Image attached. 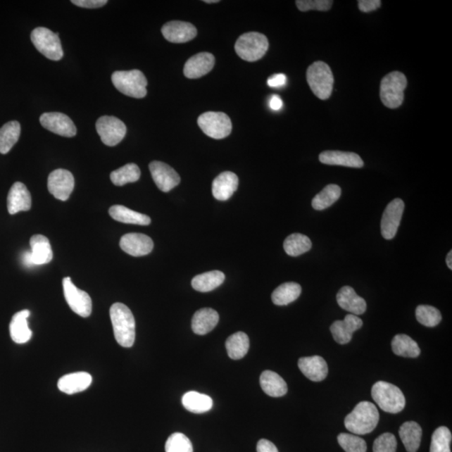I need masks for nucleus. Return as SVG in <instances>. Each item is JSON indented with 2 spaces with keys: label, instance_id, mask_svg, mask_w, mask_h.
Returning <instances> with one entry per match:
<instances>
[{
  "label": "nucleus",
  "instance_id": "f257e3e1",
  "mask_svg": "<svg viewBox=\"0 0 452 452\" xmlns=\"http://www.w3.org/2000/svg\"><path fill=\"white\" fill-rule=\"evenodd\" d=\"M115 339L123 348H131L135 342L136 323L134 314L123 303H114L110 308Z\"/></svg>",
  "mask_w": 452,
  "mask_h": 452
},
{
  "label": "nucleus",
  "instance_id": "f03ea898",
  "mask_svg": "<svg viewBox=\"0 0 452 452\" xmlns=\"http://www.w3.org/2000/svg\"><path fill=\"white\" fill-rule=\"evenodd\" d=\"M379 413L373 403L362 401L344 420L345 427L354 435H366L376 428Z\"/></svg>",
  "mask_w": 452,
  "mask_h": 452
},
{
  "label": "nucleus",
  "instance_id": "7ed1b4c3",
  "mask_svg": "<svg viewBox=\"0 0 452 452\" xmlns=\"http://www.w3.org/2000/svg\"><path fill=\"white\" fill-rule=\"evenodd\" d=\"M371 394L376 404L388 413L397 414L404 410L405 396L396 385L379 381L373 385Z\"/></svg>",
  "mask_w": 452,
  "mask_h": 452
},
{
  "label": "nucleus",
  "instance_id": "20e7f679",
  "mask_svg": "<svg viewBox=\"0 0 452 452\" xmlns=\"http://www.w3.org/2000/svg\"><path fill=\"white\" fill-rule=\"evenodd\" d=\"M115 87L127 96L144 99L147 96L148 81L139 70H120L112 75Z\"/></svg>",
  "mask_w": 452,
  "mask_h": 452
},
{
  "label": "nucleus",
  "instance_id": "39448f33",
  "mask_svg": "<svg viewBox=\"0 0 452 452\" xmlns=\"http://www.w3.org/2000/svg\"><path fill=\"white\" fill-rule=\"evenodd\" d=\"M307 81L313 94L321 100L329 99L334 89V78L329 65L314 62L307 70Z\"/></svg>",
  "mask_w": 452,
  "mask_h": 452
},
{
  "label": "nucleus",
  "instance_id": "423d86ee",
  "mask_svg": "<svg viewBox=\"0 0 452 452\" xmlns=\"http://www.w3.org/2000/svg\"><path fill=\"white\" fill-rule=\"evenodd\" d=\"M407 87L406 75L400 72L389 73L380 84V99L387 108H398L404 101V91Z\"/></svg>",
  "mask_w": 452,
  "mask_h": 452
},
{
  "label": "nucleus",
  "instance_id": "0eeeda50",
  "mask_svg": "<svg viewBox=\"0 0 452 452\" xmlns=\"http://www.w3.org/2000/svg\"><path fill=\"white\" fill-rule=\"evenodd\" d=\"M269 42L265 35L258 32H248L238 38L234 46L237 54L244 61L253 62L265 55Z\"/></svg>",
  "mask_w": 452,
  "mask_h": 452
},
{
  "label": "nucleus",
  "instance_id": "6e6552de",
  "mask_svg": "<svg viewBox=\"0 0 452 452\" xmlns=\"http://www.w3.org/2000/svg\"><path fill=\"white\" fill-rule=\"evenodd\" d=\"M31 42L37 51L51 61H60L64 56L58 33L44 27L34 29L30 35Z\"/></svg>",
  "mask_w": 452,
  "mask_h": 452
},
{
  "label": "nucleus",
  "instance_id": "1a4fd4ad",
  "mask_svg": "<svg viewBox=\"0 0 452 452\" xmlns=\"http://www.w3.org/2000/svg\"><path fill=\"white\" fill-rule=\"evenodd\" d=\"M198 125L203 134L214 139H223L232 131V123L228 115L220 112H208L198 118Z\"/></svg>",
  "mask_w": 452,
  "mask_h": 452
},
{
  "label": "nucleus",
  "instance_id": "9d476101",
  "mask_svg": "<svg viewBox=\"0 0 452 452\" xmlns=\"http://www.w3.org/2000/svg\"><path fill=\"white\" fill-rule=\"evenodd\" d=\"M62 283H63L65 299L70 309L79 316L89 317L92 311L91 296L87 292L75 287L70 277H65Z\"/></svg>",
  "mask_w": 452,
  "mask_h": 452
},
{
  "label": "nucleus",
  "instance_id": "9b49d317",
  "mask_svg": "<svg viewBox=\"0 0 452 452\" xmlns=\"http://www.w3.org/2000/svg\"><path fill=\"white\" fill-rule=\"evenodd\" d=\"M96 128L101 142L109 147L121 143L127 134L125 124L120 119L113 116L101 117L96 121Z\"/></svg>",
  "mask_w": 452,
  "mask_h": 452
},
{
  "label": "nucleus",
  "instance_id": "f8f14e48",
  "mask_svg": "<svg viewBox=\"0 0 452 452\" xmlns=\"http://www.w3.org/2000/svg\"><path fill=\"white\" fill-rule=\"evenodd\" d=\"M405 203L401 199H394L385 208L381 219V234L385 240H391L398 232L401 225Z\"/></svg>",
  "mask_w": 452,
  "mask_h": 452
},
{
  "label": "nucleus",
  "instance_id": "ddd939ff",
  "mask_svg": "<svg viewBox=\"0 0 452 452\" xmlns=\"http://www.w3.org/2000/svg\"><path fill=\"white\" fill-rule=\"evenodd\" d=\"M75 187L74 176L68 170H56L48 178V189L53 196L61 201H68Z\"/></svg>",
  "mask_w": 452,
  "mask_h": 452
},
{
  "label": "nucleus",
  "instance_id": "4468645a",
  "mask_svg": "<svg viewBox=\"0 0 452 452\" xmlns=\"http://www.w3.org/2000/svg\"><path fill=\"white\" fill-rule=\"evenodd\" d=\"M43 127L57 135L73 137L77 134V127L68 115L61 113H46L39 118Z\"/></svg>",
  "mask_w": 452,
  "mask_h": 452
},
{
  "label": "nucleus",
  "instance_id": "2eb2a0df",
  "mask_svg": "<svg viewBox=\"0 0 452 452\" xmlns=\"http://www.w3.org/2000/svg\"><path fill=\"white\" fill-rule=\"evenodd\" d=\"M149 170L154 183L163 192H170L180 183V177L174 168L161 161L150 163Z\"/></svg>",
  "mask_w": 452,
  "mask_h": 452
},
{
  "label": "nucleus",
  "instance_id": "dca6fc26",
  "mask_svg": "<svg viewBox=\"0 0 452 452\" xmlns=\"http://www.w3.org/2000/svg\"><path fill=\"white\" fill-rule=\"evenodd\" d=\"M162 34L168 42L186 43L196 38L197 30L189 22L170 21L163 26Z\"/></svg>",
  "mask_w": 452,
  "mask_h": 452
},
{
  "label": "nucleus",
  "instance_id": "f3484780",
  "mask_svg": "<svg viewBox=\"0 0 452 452\" xmlns=\"http://www.w3.org/2000/svg\"><path fill=\"white\" fill-rule=\"evenodd\" d=\"M121 249L132 256L149 255L153 249V241L144 234L130 233L124 234L120 240Z\"/></svg>",
  "mask_w": 452,
  "mask_h": 452
},
{
  "label": "nucleus",
  "instance_id": "a211bd4d",
  "mask_svg": "<svg viewBox=\"0 0 452 452\" xmlns=\"http://www.w3.org/2000/svg\"><path fill=\"white\" fill-rule=\"evenodd\" d=\"M363 326L362 319L348 314L343 321H335L330 327L332 337L337 343L346 344L351 341L354 332L360 329Z\"/></svg>",
  "mask_w": 452,
  "mask_h": 452
},
{
  "label": "nucleus",
  "instance_id": "6ab92c4d",
  "mask_svg": "<svg viewBox=\"0 0 452 452\" xmlns=\"http://www.w3.org/2000/svg\"><path fill=\"white\" fill-rule=\"evenodd\" d=\"M215 56L209 52H201L186 61L184 74L189 79H198L209 73L215 65Z\"/></svg>",
  "mask_w": 452,
  "mask_h": 452
},
{
  "label": "nucleus",
  "instance_id": "aec40b11",
  "mask_svg": "<svg viewBox=\"0 0 452 452\" xmlns=\"http://www.w3.org/2000/svg\"><path fill=\"white\" fill-rule=\"evenodd\" d=\"M239 185V179L232 172L225 171L216 177L212 184V194L220 201H228Z\"/></svg>",
  "mask_w": 452,
  "mask_h": 452
},
{
  "label": "nucleus",
  "instance_id": "412c9836",
  "mask_svg": "<svg viewBox=\"0 0 452 452\" xmlns=\"http://www.w3.org/2000/svg\"><path fill=\"white\" fill-rule=\"evenodd\" d=\"M8 211L15 215L20 211H28L31 208V196L26 186L20 182L12 185L7 199Z\"/></svg>",
  "mask_w": 452,
  "mask_h": 452
},
{
  "label": "nucleus",
  "instance_id": "4be33fe9",
  "mask_svg": "<svg viewBox=\"0 0 452 452\" xmlns=\"http://www.w3.org/2000/svg\"><path fill=\"white\" fill-rule=\"evenodd\" d=\"M299 367L301 373L314 382H320L329 374V367L325 358L321 356L301 358Z\"/></svg>",
  "mask_w": 452,
  "mask_h": 452
},
{
  "label": "nucleus",
  "instance_id": "5701e85b",
  "mask_svg": "<svg viewBox=\"0 0 452 452\" xmlns=\"http://www.w3.org/2000/svg\"><path fill=\"white\" fill-rule=\"evenodd\" d=\"M337 301L341 308L346 310L353 315H361L367 309L365 300L358 296L351 287L345 286L341 288L337 294Z\"/></svg>",
  "mask_w": 452,
  "mask_h": 452
},
{
  "label": "nucleus",
  "instance_id": "b1692460",
  "mask_svg": "<svg viewBox=\"0 0 452 452\" xmlns=\"http://www.w3.org/2000/svg\"><path fill=\"white\" fill-rule=\"evenodd\" d=\"M319 161L327 165H338L360 168L363 161L360 155L342 151H325L319 155Z\"/></svg>",
  "mask_w": 452,
  "mask_h": 452
},
{
  "label": "nucleus",
  "instance_id": "393cba45",
  "mask_svg": "<svg viewBox=\"0 0 452 452\" xmlns=\"http://www.w3.org/2000/svg\"><path fill=\"white\" fill-rule=\"evenodd\" d=\"M92 383V377L87 372H77L61 377L58 388L61 392L73 394L86 391Z\"/></svg>",
  "mask_w": 452,
  "mask_h": 452
},
{
  "label": "nucleus",
  "instance_id": "a878e982",
  "mask_svg": "<svg viewBox=\"0 0 452 452\" xmlns=\"http://www.w3.org/2000/svg\"><path fill=\"white\" fill-rule=\"evenodd\" d=\"M30 316L29 310H22L12 318L10 325L11 337L15 343L23 344L29 342L32 338V331L28 325V318Z\"/></svg>",
  "mask_w": 452,
  "mask_h": 452
},
{
  "label": "nucleus",
  "instance_id": "bb28decb",
  "mask_svg": "<svg viewBox=\"0 0 452 452\" xmlns=\"http://www.w3.org/2000/svg\"><path fill=\"white\" fill-rule=\"evenodd\" d=\"M219 314L212 308L199 309L192 318V329L194 334L206 335L215 329L219 322Z\"/></svg>",
  "mask_w": 452,
  "mask_h": 452
},
{
  "label": "nucleus",
  "instance_id": "cd10ccee",
  "mask_svg": "<svg viewBox=\"0 0 452 452\" xmlns=\"http://www.w3.org/2000/svg\"><path fill=\"white\" fill-rule=\"evenodd\" d=\"M31 257L34 265L50 263L53 258V252L50 241L43 234H34L30 238Z\"/></svg>",
  "mask_w": 452,
  "mask_h": 452
},
{
  "label": "nucleus",
  "instance_id": "c85d7f7f",
  "mask_svg": "<svg viewBox=\"0 0 452 452\" xmlns=\"http://www.w3.org/2000/svg\"><path fill=\"white\" fill-rule=\"evenodd\" d=\"M260 384L263 391L272 397L284 396L287 384L282 377L271 370H265L260 377Z\"/></svg>",
  "mask_w": 452,
  "mask_h": 452
},
{
  "label": "nucleus",
  "instance_id": "c756f323",
  "mask_svg": "<svg viewBox=\"0 0 452 452\" xmlns=\"http://www.w3.org/2000/svg\"><path fill=\"white\" fill-rule=\"evenodd\" d=\"M398 434L408 452L418 451L422 438V429L418 423L407 422L403 424Z\"/></svg>",
  "mask_w": 452,
  "mask_h": 452
},
{
  "label": "nucleus",
  "instance_id": "7c9ffc66",
  "mask_svg": "<svg viewBox=\"0 0 452 452\" xmlns=\"http://www.w3.org/2000/svg\"><path fill=\"white\" fill-rule=\"evenodd\" d=\"M109 215L113 220L124 224L149 225L151 223L149 216L128 209V208L123 206L111 207Z\"/></svg>",
  "mask_w": 452,
  "mask_h": 452
},
{
  "label": "nucleus",
  "instance_id": "2f4dec72",
  "mask_svg": "<svg viewBox=\"0 0 452 452\" xmlns=\"http://www.w3.org/2000/svg\"><path fill=\"white\" fill-rule=\"evenodd\" d=\"M182 404L186 410L194 414L206 413L212 409L213 400L209 396L196 391H189L184 394Z\"/></svg>",
  "mask_w": 452,
  "mask_h": 452
},
{
  "label": "nucleus",
  "instance_id": "473e14b6",
  "mask_svg": "<svg viewBox=\"0 0 452 452\" xmlns=\"http://www.w3.org/2000/svg\"><path fill=\"white\" fill-rule=\"evenodd\" d=\"M225 347L232 360H239L246 356L250 348V340L245 332H238L226 340Z\"/></svg>",
  "mask_w": 452,
  "mask_h": 452
},
{
  "label": "nucleus",
  "instance_id": "72a5a7b5",
  "mask_svg": "<svg viewBox=\"0 0 452 452\" xmlns=\"http://www.w3.org/2000/svg\"><path fill=\"white\" fill-rule=\"evenodd\" d=\"M225 279V276L222 272L211 271L194 277L192 284L194 290L209 292L222 284Z\"/></svg>",
  "mask_w": 452,
  "mask_h": 452
},
{
  "label": "nucleus",
  "instance_id": "f704fd0d",
  "mask_svg": "<svg viewBox=\"0 0 452 452\" xmlns=\"http://www.w3.org/2000/svg\"><path fill=\"white\" fill-rule=\"evenodd\" d=\"M21 127L19 122H8L0 128V153L6 154L20 139Z\"/></svg>",
  "mask_w": 452,
  "mask_h": 452
},
{
  "label": "nucleus",
  "instance_id": "c9c22d12",
  "mask_svg": "<svg viewBox=\"0 0 452 452\" xmlns=\"http://www.w3.org/2000/svg\"><path fill=\"white\" fill-rule=\"evenodd\" d=\"M301 294V287L299 283L286 282L279 286L272 292L273 303L277 306H286L294 303Z\"/></svg>",
  "mask_w": 452,
  "mask_h": 452
},
{
  "label": "nucleus",
  "instance_id": "e433bc0d",
  "mask_svg": "<svg viewBox=\"0 0 452 452\" xmlns=\"http://www.w3.org/2000/svg\"><path fill=\"white\" fill-rule=\"evenodd\" d=\"M391 346L393 352L398 356L418 358L420 354L418 343L406 334H398L394 337Z\"/></svg>",
  "mask_w": 452,
  "mask_h": 452
},
{
  "label": "nucleus",
  "instance_id": "4c0bfd02",
  "mask_svg": "<svg viewBox=\"0 0 452 452\" xmlns=\"http://www.w3.org/2000/svg\"><path fill=\"white\" fill-rule=\"evenodd\" d=\"M342 194L339 185L329 184L313 199L312 206L314 210L323 211L334 205Z\"/></svg>",
  "mask_w": 452,
  "mask_h": 452
},
{
  "label": "nucleus",
  "instance_id": "58836bf2",
  "mask_svg": "<svg viewBox=\"0 0 452 452\" xmlns=\"http://www.w3.org/2000/svg\"><path fill=\"white\" fill-rule=\"evenodd\" d=\"M312 241L305 234L300 233L291 234L287 237L283 247L286 253L291 256H299L311 250Z\"/></svg>",
  "mask_w": 452,
  "mask_h": 452
},
{
  "label": "nucleus",
  "instance_id": "ea45409f",
  "mask_svg": "<svg viewBox=\"0 0 452 452\" xmlns=\"http://www.w3.org/2000/svg\"><path fill=\"white\" fill-rule=\"evenodd\" d=\"M141 171L135 163L127 165L118 168L111 174L110 179L114 185L123 186L128 183H134L140 179Z\"/></svg>",
  "mask_w": 452,
  "mask_h": 452
},
{
  "label": "nucleus",
  "instance_id": "a19ab883",
  "mask_svg": "<svg viewBox=\"0 0 452 452\" xmlns=\"http://www.w3.org/2000/svg\"><path fill=\"white\" fill-rule=\"evenodd\" d=\"M415 316L418 321L425 327H436L441 322V312L432 306L420 305L416 308Z\"/></svg>",
  "mask_w": 452,
  "mask_h": 452
},
{
  "label": "nucleus",
  "instance_id": "79ce46f5",
  "mask_svg": "<svg viewBox=\"0 0 452 452\" xmlns=\"http://www.w3.org/2000/svg\"><path fill=\"white\" fill-rule=\"evenodd\" d=\"M451 432L448 428L446 427L437 428L432 437L429 452H451Z\"/></svg>",
  "mask_w": 452,
  "mask_h": 452
},
{
  "label": "nucleus",
  "instance_id": "37998d69",
  "mask_svg": "<svg viewBox=\"0 0 452 452\" xmlns=\"http://www.w3.org/2000/svg\"><path fill=\"white\" fill-rule=\"evenodd\" d=\"M166 452H194L193 445L184 434L176 432L168 438L165 444Z\"/></svg>",
  "mask_w": 452,
  "mask_h": 452
},
{
  "label": "nucleus",
  "instance_id": "c03bdc74",
  "mask_svg": "<svg viewBox=\"0 0 452 452\" xmlns=\"http://www.w3.org/2000/svg\"><path fill=\"white\" fill-rule=\"evenodd\" d=\"M338 441L342 448L346 452H366L367 444L365 440L352 434L341 433Z\"/></svg>",
  "mask_w": 452,
  "mask_h": 452
},
{
  "label": "nucleus",
  "instance_id": "a18cd8bd",
  "mask_svg": "<svg viewBox=\"0 0 452 452\" xmlns=\"http://www.w3.org/2000/svg\"><path fill=\"white\" fill-rule=\"evenodd\" d=\"M397 441L391 433H384L374 442V452H396Z\"/></svg>",
  "mask_w": 452,
  "mask_h": 452
},
{
  "label": "nucleus",
  "instance_id": "49530a36",
  "mask_svg": "<svg viewBox=\"0 0 452 452\" xmlns=\"http://www.w3.org/2000/svg\"><path fill=\"white\" fill-rule=\"evenodd\" d=\"M334 1L331 0H298L296 1L299 10L303 12L309 11H327L332 8Z\"/></svg>",
  "mask_w": 452,
  "mask_h": 452
},
{
  "label": "nucleus",
  "instance_id": "de8ad7c7",
  "mask_svg": "<svg viewBox=\"0 0 452 452\" xmlns=\"http://www.w3.org/2000/svg\"><path fill=\"white\" fill-rule=\"evenodd\" d=\"M72 3L82 8H97L106 6L108 1L106 0H73Z\"/></svg>",
  "mask_w": 452,
  "mask_h": 452
},
{
  "label": "nucleus",
  "instance_id": "09e8293b",
  "mask_svg": "<svg viewBox=\"0 0 452 452\" xmlns=\"http://www.w3.org/2000/svg\"><path fill=\"white\" fill-rule=\"evenodd\" d=\"M358 3V8L360 11L363 13H369L378 10L381 6L380 0H360Z\"/></svg>",
  "mask_w": 452,
  "mask_h": 452
},
{
  "label": "nucleus",
  "instance_id": "8fccbe9b",
  "mask_svg": "<svg viewBox=\"0 0 452 452\" xmlns=\"http://www.w3.org/2000/svg\"><path fill=\"white\" fill-rule=\"evenodd\" d=\"M256 451L257 452H279L277 446L272 441L265 440V439H261L257 443Z\"/></svg>",
  "mask_w": 452,
  "mask_h": 452
},
{
  "label": "nucleus",
  "instance_id": "3c124183",
  "mask_svg": "<svg viewBox=\"0 0 452 452\" xmlns=\"http://www.w3.org/2000/svg\"><path fill=\"white\" fill-rule=\"evenodd\" d=\"M287 83V77L284 74H276L268 80V84L271 87H282Z\"/></svg>",
  "mask_w": 452,
  "mask_h": 452
},
{
  "label": "nucleus",
  "instance_id": "603ef678",
  "mask_svg": "<svg viewBox=\"0 0 452 452\" xmlns=\"http://www.w3.org/2000/svg\"><path fill=\"white\" fill-rule=\"evenodd\" d=\"M270 108L273 111H279L282 108V100L280 96L277 95L272 96L271 100H270Z\"/></svg>",
  "mask_w": 452,
  "mask_h": 452
},
{
  "label": "nucleus",
  "instance_id": "864d4df0",
  "mask_svg": "<svg viewBox=\"0 0 452 452\" xmlns=\"http://www.w3.org/2000/svg\"><path fill=\"white\" fill-rule=\"evenodd\" d=\"M22 260H23V263L25 267L31 268L34 265L33 263L32 257H31L30 251L25 252L23 256H22Z\"/></svg>",
  "mask_w": 452,
  "mask_h": 452
},
{
  "label": "nucleus",
  "instance_id": "5fc2aeb1",
  "mask_svg": "<svg viewBox=\"0 0 452 452\" xmlns=\"http://www.w3.org/2000/svg\"><path fill=\"white\" fill-rule=\"evenodd\" d=\"M446 265L450 270H452V251H450L449 253L446 256Z\"/></svg>",
  "mask_w": 452,
  "mask_h": 452
},
{
  "label": "nucleus",
  "instance_id": "6e6d98bb",
  "mask_svg": "<svg viewBox=\"0 0 452 452\" xmlns=\"http://www.w3.org/2000/svg\"><path fill=\"white\" fill-rule=\"evenodd\" d=\"M203 2H205L206 4H214V3H219L220 1H219V0H211V1H210V0H205V1H203Z\"/></svg>",
  "mask_w": 452,
  "mask_h": 452
}]
</instances>
